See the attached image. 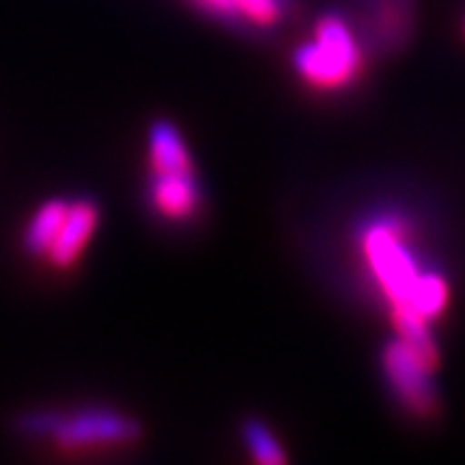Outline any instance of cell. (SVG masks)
Instances as JSON below:
<instances>
[{
  "instance_id": "cell-1",
  "label": "cell",
  "mask_w": 465,
  "mask_h": 465,
  "mask_svg": "<svg viewBox=\"0 0 465 465\" xmlns=\"http://www.w3.org/2000/svg\"><path fill=\"white\" fill-rule=\"evenodd\" d=\"M292 67L308 85L318 91H339L354 81L362 67V50L347 21L326 14L316 24V36L300 45L292 54Z\"/></svg>"
},
{
  "instance_id": "cell-2",
  "label": "cell",
  "mask_w": 465,
  "mask_h": 465,
  "mask_svg": "<svg viewBox=\"0 0 465 465\" xmlns=\"http://www.w3.org/2000/svg\"><path fill=\"white\" fill-rule=\"evenodd\" d=\"M143 427L134 416L109 406H84L78 411L60 414L52 442L60 450H91L137 442Z\"/></svg>"
},
{
  "instance_id": "cell-3",
  "label": "cell",
  "mask_w": 465,
  "mask_h": 465,
  "mask_svg": "<svg viewBox=\"0 0 465 465\" xmlns=\"http://www.w3.org/2000/svg\"><path fill=\"white\" fill-rule=\"evenodd\" d=\"M401 235L403 231L396 220H375L362 235L367 262L391 305L406 302L419 277V269Z\"/></svg>"
},
{
  "instance_id": "cell-4",
  "label": "cell",
  "mask_w": 465,
  "mask_h": 465,
  "mask_svg": "<svg viewBox=\"0 0 465 465\" xmlns=\"http://www.w3.org/2000/svg\"><path fill=\"white\" fill-rule=\"evenodd\" d=\"M382 372L393 396L411 416L430 419L437 411V385L432 381L434 367H430L414 349L403 344L399 336L382 349Z\"/></svg>"
},
{
  "instance_id": "cell-5",
  "label": "cell",
  "mask_w": 465,
  "mask_h": 465,
  "mask_svg": "<svg viewBox=\"0 0 465 465\" xmlns=\"http://www.w3.org/2000/svg\"><path fill=\"white\" fill-rule=\"evenodd\" d=\"M150 207L171 223H183L200 213L202 186L194 171H150L148 182Z\"/></svg>"
},
{
  "instance_id": "cell-6",
  "label": "cell",
  "mask_w": 465,
  "mask_h": 465,
  "mask_svg": "<svg viewBox=\"0 0 465 465\" xmlns=\"http://www.w3.org/2000/svg\"><path fill=\"white\" fill-rule=\"evenodd\" d=\"M99 220L101 210L96 200L78 197V200L67 202L65 220H63L57 238L52 241L50 251H47V262L57 269H67V266L75 264L85 246L91 243L94 232L99 228Z\"/></svg>"
},
{
  "instance_id": "cell-7",
  "label": "cell",
  "mask_w": 465,
  "mask_h": 465,
  "mask_svg": "<svg viewBox=\"0 0 465 465\" xmlns=\"http://www.w3.org/2000/svg\"><path fill=\"white\" fill-rule=\"evenodd\" d=\"M367 39L382 54L406 47L414 29V0H370Z\"/></svg>"
},
{
  "instance_id": "cell-8",
  "label": "cell",
  "mask_w": 465,
  "mask_h": 465,
  "mask_svg": "<svg viewBox=\"0 0 465 465\" xmlns=\"http://www.w3.org/2000/svg\"><path fill=\"white\" fill-rule=\"evenodd\" d=\"M204 14L232 29H272L282 21L290 0H194Z\"/></svg>"
},
{
  "instance_id": "cell-9",
  "label": "cell",
  "mask_w": 465,
  "mask_h": 465,
  "mask_svg": "<svg viewBox=\"0 0 465 465\" xmlns=\"http://www.w3.org/2000/svg\"><path fill=\"white\" fill-rule=\"evenodd\" d=\"M148 161L150 171L171 173V171H194L189 145L183 143L179 127L168 119H155L148 130Z\"/></svg>"
},
{
  "instance_id": "cell-10",
  "label": "cell",
  "mask_w": 465,
  "mask_h": 465,
  "mask_svg": "<svg viewBox=\"0 0 465 465\" xmlns=\"http://www.w3.org/2000/svg\"><path fill=\"white\" fill-rule=\"evenodd\" d=\"M67 202L70 200L54 197V200H47L45 204L36 207V213H34L32 220L26 223L24 238H21L26 253H32V256H47L52 241L57 238L60 225H63V220H65Z\"/></svg>"
},
{
  "instance_id": "cell-11",
  "label": "cell",
  "mask_w": 465,
  "mask_h": 465,
  "mask_svg": "<svg viewBox=\"0 0 465 465\" xmlns=\"http://www.w3.org/2000/svg\"><path fill=\"white\" fill-rule=\"evenodd\" d=\"M448 298H450V290L442 274H434V272H419L411 295H409L406 302H399V305H403V308H411V311H416L419 316H424L427 321H432V318H437L442 311H445ZM399 305H391V308H399Z\"/></svg>"
},
{
  "instance_id": "cell-12",
  "label": "cell",
  "mask_w": 465,
  "mask_h": 465,
  "mask_svg": "<svg viewBox=\"0 0 465 465\" xmlns=\"http://www.w3.org/2000/svg\"><path fill=\"white\" fill-rule=\"evenodd\" d=\"M241 437L243 445L251 452V458L262 465H282L287 463V452L280 445V440L274 437V432L266 427L262 419H246L241 424Z\"/></svg>"
},
{
  "instance_id": "cell-13",
  "label": "cell",
  "mask_w": 465,
  "mask_h": 465,
  "mask_svg": "<svg viewBox=\"0 0 465 465\" xmlns=\"http://www.w3.org/2000/svg\"><path fill=\"white\" fill-rule=\"evenodd\" d=\"M60 414L63 411H57V409H32V411H24V414L18 416L16 430L21 434H26V437H34V440H39V437L50 440L57 421H60Z\"/></svg>"
},
{
  "instance_id": "cell-14",
  "label": "cell",
  "mask_w": 465,
  "mask_h": 465,
  "mask_svg": "<svg viewBox=\"0 0 465 465\" xmlns=\"http://www.w3.org/2000/svg\"><path fill=\"white\" fill-rule=\"evenodd\" d=\"M463 32H465V21H463Z\"/></svg>"
}]
</instances>
